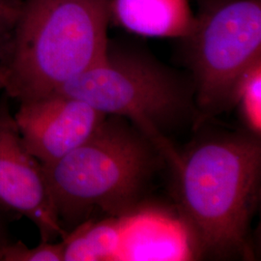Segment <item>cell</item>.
I'll use <instances>...</instances> for the list:
<instances>
[{
	"instance_id": "obj_15",
	"label": "cell",
	"mask_w": 261,
	"mask_h": 261,
	"mask_svg": "<svg viewBox=\"0 0 261 261\" xmlns=\"http://www.w3.org/2000/svg\"><path fill=\"white\" fill-rule=\"evenodd\" d=\"M7 43H8V41H7V42H0V58L2 57L3 54H4V51H5V48H6V46H7Z\"/></svg>"
},
{
	"instance_id": "obj_16",
	"label": "cell",
	"mask_w": 261,
	"mask_h": 261,
	"mask_svg": "<svg viewBox=\"0 0 261 261\" xmlns=\"http://www.w3.org/2000/svg\"><path fill=\"white\" fill-rule=\"evenodd\" d=\"M3 90V75L0 71V91Z\"/></svg>"
},
{
	"instance_id": "obj_8",
	"label": "cell",
	"mask_w": 261,
	"mask_h": 261,
	"mask_svg": "<svg viewBox=\"0 0 261 261\" xmlns=\"http://www.w3.org/2000/svg\"><path fill=\"white\" fill-rule=\"evenodd\" d=\"M119 218L118 260H191L198 257L192 235L177 211L141 203Z\"/></svg>"
},
{
	"instance_id": "obj_14",
	"label": "cell",
	"mask_w": 261,
	"mask_h": 261,
	"mask_svg": "<svg viewBox=\"0 0 261 261\" xmlns=\"http://www.w3.org/2000/svg\"><path fill=\"white\" fill-rule=\"evenodd\" d=\"M13 242L11 235H10L8 226L6 222L3 220V218L0 215V261L2 259V254L4 250L7 248V246Z\"/></svg>"
},
{
	"instance_id": "obj_2",
	"label": "cell",
	"mask_w": 261,
	"mask_h": 261,
	"mask_svg": "<svg viewBox=\"0 0 261 261\" xmlns=\"http://www.w3.org/2000/svg\"><path fill=\"white\" fill-rule=\"evenodd\" d=\"M110 0H24L0 58L3 90L43 98L99 62L109 46Z\"/></svg>"
},
{
	"instance_id": "obj_7",
	"label": "cell",
	"mask_w": 261,
	"mask_h": 261,
	"mask_svg": "<svg viewBox=\"0 0 261 261\" xmlns=\"http://www.w3.org/2000/svg\"><path fill=\"white\" fill-rule=\"evenodd\" d=\"M107 116L80 100L53 93L19 103L14 120L28 152L47 165L83 144Z\"/></svg>"
},
{
	"instance_id": "obj_12",
	"label": "cell",
	"mask_w": 261,
	"mask_h": 261,
	"mask_svg": "<svg viewBox=\"0 0 261 261\" xmlns=\"http://www.w3.org/2000/svg\"><path fill=\"white\" fill-rule=\"evenodd\" d=\"M1 261H64L63 243L42 241L29 248L20 241L12 242L4 250Z\"/></svg>"
},
{
	"instance_id": "obj_4",
	"label": "cell",
	"mask_w": 261,
	"mask_h": 261,
	"mask_svg": "<svg viewBox=\"0 0 261 261\" xmlns=\"http://www.w3.org/2000/svg\"><path fill=\"white\" fill-rule=\"evenodd\" d=\"M55 93L126 118L152 140L168 163L177 156L168 135L188 122L196 128L195 88L190 77L140 48L109 42L103 58Z\"/></svg>"
},
{
	"instance_id": "obj_1",
	"label": "cell",
	"mask_w": 261,
	"mask_h": 261,
	"mask_svg": "<svg viewBox=\"0 0 261 261\" xmlns=\"http://www.w3.org/2000/svg\"><path fill=\"white\" fill-rule=\"evenodd\" d=\"M177 212L198 257L252 256L251 225L260 194V138L213 136L169 163Z\"/></svg>"
},
{
	"instance_id": "obj_5",
	"label": "cell",
	"mask_w": 261,
	"mask_h": 261,
	"mask_svg": "<svg viewBox=\"0 0 261 261\" xmlns=\"http://www.w3.org/2000/svg\"><path fill=\"white\" fill-rule=\"evenodd\" d=\"M196 17L184 40L197 127L232 107L240 79L261 61V0H214Z\"/></svg>"
},
{
	"instance_id": "obj_10",
	"label": "cell",
	"mask_w": 261,
	"mask_h": 261,
	"mask_svg": "<svg viewBox=\"0 0 261 261\" xmlns=\"http://www.w3.org/2000/svg\"><path fill=\"white\" fill-rule=\"evenodd\" d=\"M64 261L118 260L121 245L119 217L88 219L61 238Z\"/></svg>"
},
{
	"instance_id": "obj_3",
	"label": "cell",
	"mask_w": 261,
	"mask_h": 261,
	"mask_svg": "<svg viewBox=\"0 0 261 261\" xmlns=\"http://www.w3.org/2000/svg\"><path fill=\"white\" fill-rule=\"evenodd\" d=\"M165 160L133 123L108 115L83 144L42 167L59 222L68 232L94 211L120 217L141 204Z\"/></svg>"
},
{
	"instance_id": "obj_11",
	"label": "cell",
	"mask_w": 261,
	"mask_h": 261,
	"mask_svg": "<svg viewBox=\"0 0 261 261\" xmlns=\"http://www.w3.org/2000/svg\"><path fill=\"white\" fill-rule=\"evenodd\" d=\"M239 110L248 132L261 136V61L252 66L240 79L234 91L232 107Z\"/></svg>"
},
{
	"instance_id": "obj_9",
	"label": "cell",
	"mask_w": 261,
	"mask_h": 261,
	"mask_svg": "<svg viewBox=\"0 0 261 261\" xmlns=\"http://www.w3.org/2000/svg\"><path fill=\"white\" fill-rule=\"evenodd\" d=\"M111 19L140 36L186 39L196 17L190 0H110Z\"/></svg>"
},
{
	"instance_id": "obj_13",
	"label": "cell",
	"mask_w": 261,
	"mask_h": 261,
	"mask_svg": "<svg viewBox=\"0 0 261 261\" xmlns=\"http://www.w3.org/2000/svg\"><path fill=\"white\" fill-rule=\"evenodd\" d=\"M24 0H0V42L9 41Z\"/></svg>"
},
{
	"instance_id": "obj_6",
	"label": "cell",
	"mask_w": 261,
	"mask_h": 261,
	"mask_svg": "<svg viewBox=\"0 0 261 261\" xmlns=\"http://www.w3.org/2000/svg\"><path fill=\"white\" fill-rule=\"evenodd\" d=\"M0 208L35 224L42 241H55L62 227L42 164L22 143L7 103L0 106Z\"/></svg>"
}]
</instances>
